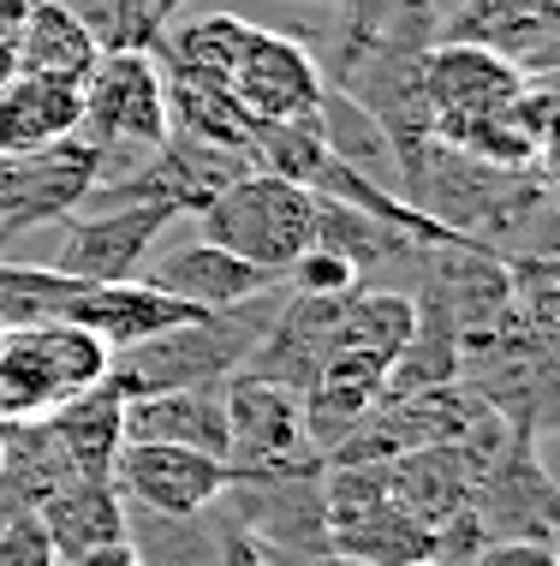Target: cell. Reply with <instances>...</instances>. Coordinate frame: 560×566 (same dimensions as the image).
Returning <instances> with one entry per match:
<instances>
[{"instance_id":"d4e9b609","label":"cell","mask_w":560,"mask_h":566,"mask_svg":"<svg viewBox=\"0 0 560 566\" xmlns=\"http://www.w3.org/2000/svg\"><path fill=\"white\" fill-rule=\"evenodd\" d=\"M281 281H286V293H305V298H346V293H358V286H364V274L346 263V256L310 244V251L293 256V269H286Z\"/></svg>"},{"instance_id":"4316f807","label":"cell","mask_w":560,"mask_h":566,"mask_svg":"<svg viewBox=\"0 0 560 566\" xmlns=\"http://www.w3.org/2000/svg\"><path fill=\"white\" fill-rule=\"evenodd\" d=\"M472 566H554V543L537 537H489Z\"/></svg>"},{"instance_id":"4fadbf2b","label":"cell","mask_w":560,"mask_h":566,"mask_svg":"<svg viewBox=\"0 0 560 566\" xmlns=\"http://www.w3.org/2000/svg\"><path fill=\"white\" fill-rule=\"evenodd\" d=\"M126 441H173V448L226 459L233 430H226L221 381H209V388H168V394L126 400Z\"/></svg>"},{"instance_id":"30bf717a","label":"cell","mask_w":560,"mask_h":566,"mask_svg":"<svg viewBox=\"0 0 560 566\" xmlns=\"http://www.w3.org/2000/svg\"><path fill=\"white\" fill-rule=\"evenodd\" d=\"M435 42H477L525 78H554L560 0H459V12H442Z\"/></svg>"},{"instance_id":"7c38bea8","label":"cell","mask_w":560,"mask_h":566,"mask_svg":"<svg viewBox=\"0 0 560 566\" xmlns=\"http://www.w3.org/2000/svg\"><path fill=\"white\" fill-rule=\"evenodd\" d=\"M197 304L161 293V286H149L144 274H131V281H108V286H84L78 298H72L66 323L89 328L96 340H108V352L119 346H138V340H156V334H168L179 323H197Z\"/></svg>"},{"instance_id":"277c9868","label":"cell","mask_w":560,"mask_h":566,"mask_svg":"<svg viewBox=\"0 0 560 566\" xmlns=\"http://www.w3.org/2000/svg\"><path fill=\"white\" fill-rule=\"evenodd\" d=\"M108 340L78 323H30L0 328V423L49 418L108 376Z\"/></svg>"},{"instance_id":"3957f363","label":"cell","mask_w":560,"mask_h":566,"mask_svg":"<svg viewBox=\"0 0 560 566\" xmlns=\"http://www.w3.org/2000/svg\"><path fill=\"white\" fill-rule=\"evenodd\" d=\"M197 233L281 281L293 256L316 244V197L293 179L251 167L209 209H197Z\"/></svg>"},{"instance_id":"44dd1931","label":"cell","mask_w":560,"mask_h":566,"mask_svg":"<svg viewBox=\"0 0 560 566\" xmlns=\"http://www.w3.org/2000/svg\"><path fill=\"white\" fill-rule=\"evenodd\" d=\"M316 244L346 256L364 281L382 274V269H393V263H418V251H430V244L393 233V227H382L376 216H364V209H352V203H335V197H316Z\"/></svg>"},{"instance_id":"52a82bcc","label":"cell","mask_w":560,"mask_h":566,"mask_svg":"<svg viewBox=\"0 0 560 566\" xmlns=\"http://www.w3.org/2000/svg\"><path fill=\"white\" fill-rule=\"evenodd\" d=\"M531 84L519 66H507L501 54L477 49V42H430L418 60V102L430 132L453 144L459 132H472L477 119L501 114L519 90Z\"/></svg>"},{"instance_id":"6da1fadb","label":"cell","mask_w":560,"mask_h":566,"mask_svg":"<svg viewBox=\"0 0 560 566\" xmlns=\"http://www.w3.org/2000/svg\"><path fill=\"white\" fill-rule=\"evenodd\" d=\"M286 304V281H275L268 293H256L233 311H203L197 323H179L156 340L119 346L108 358V388L119 400H144V394H168V388H209L226 381L233 370H245V358L256 352L268 328H275Z\"/></svg>"},{"instance_id":"484cf974","label":"cell","mask_w":560,"mask_h":566,"mask_svg":"<svg viewBox=\"0 0 560 566\" xmlns=\"http://www.w3.org/2000/svg\"><path fill=\"white\" fill-rule=\"evenodd\" d=\"M0 566H60L36 513H0Z\"/></svg>"},{"instance_id":"e0dca14e","label":"cell","mask_w":560,"mask_h":566,"mask_svg":"<svg viewBox=\"0 0 560 566\" xmlns=\"http://www.w3.org/2000/svg\"><path fill=\"white\" fill-rule=\"evenodd\" d=\"M328 555L364 560V566H418V560H435V525H423L400 501H376L346 525H328Z\"/></svg>"},{"instance_id":"9a60e30c","label":"cell","mask_w":560,"mask_h":566,"mask_svg":"<svg viewBox=\"0 0 560 566\" xmlns=\"http://www.w3.org/2000/svg\"><path fill=\"white\" fill-rule=\"evenodd\" d=\"M78 84L36 78V72H12L0 84V156H24V149H49L60 137L78 132Z\"/></svg>"},{"instance_id":"8992f818","label":"cell","mask_w":560,"mask_h":566,"mask_svg":"<svg viewBox=\"0 0 560 566\" xmlns=\"http://www.w3.org/2000/svg\"><path fill=\"white\" fill-rule=\"evenodd\" d=\"M179 216L168 203H108V209H72L54 227L49 269L72 274L84 286L131 281L144 269V256L156 251V239L168 233Z\"/></svg>"},{"instance_id":"7402d4cb","label":"cell","mask_w":560,"mask_h":566,"mask_svg":"<svg viewBox=\"0 0 560 566\" xmlns=\"http://www.w3.org/2000/svg\"><path fill=\"white\" fill-rule=\"evenodd\" d=\"M256 19L251 12H191V19L168 24V36H161V60L179 72H203V78H226L233 72V60L245 54Z\"/></svg>"},{"instance_id":"603a6c76","label":"cell","mask_w":560,"mask_h":566,"mask_svg":"<svg viewBox=\"0 0 560 566\" xmlns=\"http://www.w3.org/2000/svg\"><path fill=\"white\" fill-rule=\"evenodd\" d=\"M78 293L84 281H72V274H54L42 263H0V328L66 323Z\"/></svg>"},{"instance_id":"cb8c5ba5","label":"cell","mask_w":560,"mask_h":566,"mask_svg":"<svg viewBox=\"0 0 560 566\" xmlns=\"http://www.w3.org/2000/svg\"><path fill=\"white\" fill-rule=\"evenodd\" d=\"M60 7L96 36L102 54H114V49H161V30H168L161 12H156V0H60Z\"/></svg>"},{"instance_id":"7a4b0ae2","label":"cell","mask_w":560,"mask_h":566,"mask_svg":"<svg viewBox=\"0 0 560 566\" xmlns=\"http://www.w3.org/2000/svg\"><path fill=\"white\" fill-rule=\"evenodd\" d=\"M78 137L102 156V179L131 174L168 144V66L156 49H114L78 84ZM96 179V186H102Z\"/></svg>"},{"instance_id":"f546056e","label":"cell","mask_w":560,"mask_h":566,"mask_svg":"<svg viewBox=\"0 0 560 566\" xmlns=\"http://www.w3.org/2000/svg\"><path fill=\"white\" fill-rule=\"evenodd\" d=\"M310 7H335V0H310Z\"/></svg>"},{"instance_id":"2e32d148","label":"cell","mask_w":560,"mask_h":566,"mask_svg":"<svg viewBox=\"0 0 560 566\" xmlns=\"http://www.w3.org/2000/svg\"><path fill=\"white\" fill-rule=\"evenodd\" d=\"M42 423L54 430L60 453H66V465L78 471V478H108L114 453L126 448V400H119L108 381H96L78 400L54 406Z\"/></svg>"},{"instance_id":"ffe728a7","label":"cell","mask_w":560,"mask_h":566,"mask_svg":"<svg viewBox=\"0 0 560 566\" xmlns=\"http://www.w3.org/2000/svg\"><path fill=\"white\" fill-rule=\"evenodd\" d=\"M102 60L96 36L72 19L60 0H42L36 12L19 19V72H36V78H60V84H84L89 66Z\"/></svg>"},{"instance_id":"8fae6325","label":"cell","mask_w":560,"mask_h":566,"mask_svg":"<svg viewBox=\"0 0 560 566\" xmlns=\"http://www.w3.org/2000/svg\"><path fill=\"white\" fill-rule=\"evenodd\" d=\"M138 274L149 286H161V293L197 304V311H233V304H245V298L275 286V274H263L256 263H245V256L209 244L203 233H191L186 244H168V233H161Z\"/></svg>"},{"instance_id":"9c48e42d","label":"cell","mask_w":560,"mask_h":566,"mask_svg":"<svg viewBox=\"0 0 560 566\" xmlns=\"http://www.w3.org/2000/svg\"><path fill=\"white\" fill-rule=\"evenodd\" d=\"M226 478H233V471H226V459L173 448V441H126V448L114 453V471H108V483L119 489V501H126V507L168 513V518L215 507Z\"/></svg>"},{"instance_id":"5bb4252c","label":"cell","mask_w":560,"mask_h":566,"mask_svg":"<svg viewBox=\"0 0 560 566\" xmlns=\"http://www.w3.org/2000/svg\"><path fill=\"white\" fill-rule=\"evenodd\" d=\"M42 531H49L60 566H72L89 548H108V543H126V501L108 478H66L54 495H42Z\"/></svg>"},{"instance_id":"ba28073f","label":"cell","mask_w":560,"mask_h":566,"mask_svg":"<svg viewBox=\"0 0 560 566\" xmlns=\"http://www.w3.org/2000/svg\"><path fill=\"white\" fill-rule=\"evenodd\" d=\"M233 102L251 114V126H275V119H316L323 108V66L305 42L281 36L275 24H256L245 54L221 78Z\"/></svg>"},{"instance_id":"5b68a950","label":"cell","mask_w":560,"mask_h":566,"mask_svg":"<svg viewBox=\"0 0 560 566\" xmlns=\"http://www.w3.org/2000/svg\"><path fill=\"white\" fill-rule=\"evenodd\" d=\"M221 400H226V430H233V448H226V471L233 478H251V483L323 478V453L310 441L305 394L298 388L233 370L221 381Z\"/></svg>"},{"instance_id":"d6986e66","label":"cell","mask_w":560,"mask_h":566,"mask_svg":"<svg viewBox=\"0 0 560 566\" xmlns=\"http://www.w3.org/2000/svg\"><path fill=\"white\" fill-rule=\"evenodd\" d=\"M168 66V60H161ZM168 132L197 137V144H221V149H245L251 156V114L233 102V90L203 72H179L168 66Z\"/></svg>"},{"instance_id":"83f0119b","label":"cell","mask_w":560,"mask_h":566,"mask_svg":"<svg viewBox=\"0 0 560 566\" xmlns=\"http://www.w3.org/2000/svg\"><path fill=\"white\" fill-rule=\"evenodd\" d=\"M72 566H144V560H138V548H131V543H108V548H89V555H78Z\"/></svg>"},{"instance_id":"ac0fdd59","label":"cell","mask_w":560,"mask_h":566,"mask_svg":"<svg viewBox=\"0 0 560 566\" xmlns=\"http://www.w3.org/2000/svg\"><path fill=\"white\" fill-rule=\"evenodd\" d=\"M66 478H78V471L66 465V453L42 418L0 423V513H36L42 495H54Z\"/></svg>"},{"instance_id":"f1b7e54d","label":"cell","mask_w":560,"mask_h":566,"mask_svg":"<svg viewBox=\"0 0 560 566\" xmlns=\"http://www.w3.org/2000/svg\"><path fill=\"white\" fill-rule=\"evenodd\" d=\"M42 0H0V24H19L24 12H36Z\"/></svg>"}]
</instances>
